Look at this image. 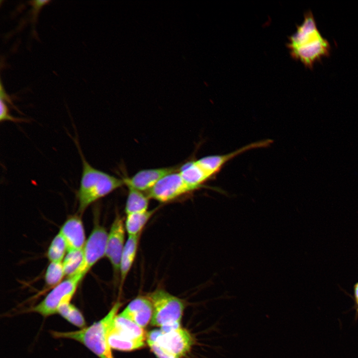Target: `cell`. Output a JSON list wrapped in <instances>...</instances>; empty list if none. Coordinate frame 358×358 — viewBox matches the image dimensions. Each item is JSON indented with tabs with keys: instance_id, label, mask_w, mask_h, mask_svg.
<instances>
[{
	"instance_id": "1",
	"label": "cell",
	"mask_w": 358,
	"mask_h": 358,
	"mask_svg": "<svg viewBox=\"0 0 358 358\" xmlns=\"http://www.w3.org/2000/svg\"><path fill=\"white\" fill-rule=\"evenodd\" d=\"M286 46L292 59L300 61L312 70L314 64L330 55L331 47L318 30L310 10L304 14V20L296 31L288 37Z\"/></svg>"
},
{
	"instance_id": "2",
	"label": "cell",
	"mask_w": 358,
	"mask_h": 358,
	"mask_svg": "<svg viewBox=\"0 0 358 358\" xmlns=\"http://www.w3.org/2000/svg\"><path fill=\"white\" fill-rule=\"evenodd\" d=\"M121 306V302H116L104 317L90 326L77 331H52L51 334L55 338L71 339L78 342L99 358H114L112 349L108 342V333L111 324Z\"/></svg>"
},
{
	"instance_id": "3",
	"label": "cell",
	"mask_w": 358,
	"mask_h": 358,
	"mask_svg": "<svg viewBox=\"0 0 358 358\" xmlns=\"http://www.w3.org/2000/svg\"><path fill=\"white\" fill-rule=\"evenodd\" d=\"M82 161V173L77 196L79 212L83 213L92 203L105 196L124 184L118 179L92 167L80 151Z\"/></svg>"
},
{
	"instance_id": "4",
	"label": "cell",
	"mask_w": 358,
	"mask_h": 358,
	"mask_svg": "<svg viewBox=\"0 0 358 358\" xmlns=\"http://www.w3.org/2000/svg\"><path fill=\"white\" fill-rule=\"evenodd\" d=\"M146 342L157 358H183L195 343L192 335L181 326L167 332L151 330L147 334Z\"/></svg>"
},
{
	"instance_id": "5",
	"label": "cell",
	"mask_w": 358,
	"mask_h": 358,
	"mask_svg": "<svg viewBox=\"0 0 358 358\" xmlns=\"http://www.w3.org/2000/svg\"><path fill=\"white\" fill-rule=\"evenodd\" d=\"M146 296L153 308L152 325L160 327L164 332L180 326L185 308L183 300L163 288H157Z\"/></svg>"
},
{
	"instance_id": "6",
	"label": "cell",
	"mask_w": 358,
	"mask_h": 358,
	"mask_svg": "<svg viewBox=\"0 0 358 358\" xmlns=\"http://www.w3.org/2000/svg\"><path fill=\"white\" fill-rule=\"evenodd\" d=\"M146 336L144 328L119 314L109 328L108 342L112 349L131 352L145 346Z\"/></svg>"
},
{
	"instance_id": "7",
	"label": "cell",
	"mask_w": 358,
	"mask_h": 358,
	"mask_svg": "<svg viewBox=\"0 0 358 358\" xmlns=\"http://www.w3.org/2000/svg\"><path fill=\"white\" fill-rule=\"evenodd\" d=\"M82 280L75 275L67 277L53 287L44 299L30 311L44 317L57 314L61 306L70 303Z\"/></svg>"
},
{
	"instance_id": "8",
	"label": "cell",
	"mask_w": 358,
	"mask_h": 358,
	"mask_svg": "<svg viewBox=\"0 0 358 358\" xmlns=\"http://www.w3.org/2000/svg\"><path fill=\"white\" fill-rule=\"evenodd\" d=\"M107 235L108 232L103 226L99 223L94 224L83 249L82 262L72 276L83 279L92 267L105 256Z\"/></svg>"
},
{
	"instance_id": "9",
	"label": "cell",
	"mask_w": 358,
	"mask_h": 358,
	"mask_svg": "<svg viewBox=\"0 0 358 358\" xmlns=\"http://www.w3.org/2000/svg\"><path fill=\"white\" fill-rule=\"evenodd\" d=\"M196 190L186 183L178 172L166 176L160 179L147 195L160 202H168Z\"/></svg>"
},
{
	"instance_id": "10",
	"label": "cell",
	"mask_w": 358,
	"mask_h": 358,
	"mask_svg": "<svg viewBox=\"0 0 358 358\" xmlns=\"http://www.w3.org/2000/svg\"><path fill=\"white\" fill-rule=\"evenodd\" d=\"M124 221L120 215H117L108 232L105 257L110 263L115 279L119 277L121 257L126 243Z\"/></svg>"
},
{
	"instance_id": "11",
	"label": "cell",
	"mask_w": 358,
	"mask_h": 358,
	"mask_svg": "<svg viewBox=\"0 0 358 358\" xmlns=\"http://www.w3.org/2000/svg\"><path fill=\"white\" fill-rule=\"evenodd\" d=\"M179 167H170L142 170L130 178L123 179L127 187L141 191H149L167 175L179 171Z\"/></svg>"
},
{
	"instance_id": "12",
	"label": "cell",
	"mask_w": 358,
	"mask_h": 358,
	"mask_svg": "<svg viewBox=\"0 0 358 358\" xmlns=\"http://www.w3.org/2000/svg\"><path fill=\"white\" fill-rule=\"evenodd\" d=\"M59 232L66 242L67 252L83 250L86 240L84 225L79 216L68 218Z\"/></svg>"
},
{
	"instance_id": "13",
	"label": "cell",
	"mask_w": 358,
	"mask_h": 358,
	"mask_svg": "<svg viewBox=\"0 0 358 358\" xmlns=\"http://www.w3.org/2000/svg\"><path fill=\"white\" fill-rule=\"evenodd\" d=\"M266 147L264 140L248 144L234 152L224 155H211L196 160L198 165L211 178L231 159L248 150Z\"/></svg>"
},
{
	"instance_id": "14",
	"label": "cell",
	"mask_w": 358,
	"mask_h": 358,
	"mask_svg": "<svg viewBox=\"0 0 358 358\" xmlns=\"http://www.w3.org/2000/svg\"><path fill=\"white\" fill-rule=\"evenodd\" d=\"M153 313V306L148 297L138 296L119 314L144 328L151 322Z\"/></svg>"
},
{
	"instance_id": "15",
	"label": "cell",
	"mask_w": 358,
	"mask_h": 358,
	"mask_svg": "<svg viewBox=\"0 0 358 358\" xmlns=\"http://www.w3.org/2000/svg\"><path fill=\"white\" fill-rule=\"evenodd\" d=\"M140 235L128 236L124 246L120 261L119 278L121 286L123 285L130 271L138 248Z\"/></svg>"
},
{
	"instance_id": "16",
	"label": "cell",
	"mask_w": 358,
	"mask_h": 358,
	"mask_svg": "<svg viewBox=\"0 0 358 358\" xmlns=\"http://www.w3.org/2000/svg\"><path fill=\"white\" fill-rule=\"evenodd\" d=\"M178 172L183 180L196 189L210 177L198 165L196 161H190L179 167Z\"/></svg>"
},
{
	"instance_id": "17",
	"label": "cell",
	"mask_w": 358,
	"mask_h": 358,
	"mask_svg": "<svg viewBox=\"0 0 358 358\" xmlns=\"http://www.w3.org/2000/svg\"><path fill=\"white\" fill-rule=\"evenodd\" d=\"M156 210V209H154L142 212L126 214L124 224L128 236L141 235L143 229Z\"/></svg>"
},
{
	"instance_id": "18",
	"label": "cell",
	"mask_w": 358,
	"mask_h": 358,
	"mask_svg": "<svg viewBox=\"0 0 358 358\" xmlns=\"http://www.w3.org/2000/svg\"><path fill=\"white\" fill-rule=\"evenodd\" d=\"M128 192L126 202L125 211L126 214L142 212L148 210L149 197L131 187H128Z\"/></svg>"
},
{
	"instance_id": "19",
	"label": "cell",
	"mask_w": 358,
	"mask_h": 358,
	"mask_svg": "<svg viewBox=\"0 0 358 358\" xmlns=\"http://www.w3.org/2000/svg\"><path fill=\"white\" fill-rule=\"evenodd\" d=\"M57 314H59L67 321L80 329L86 327V322L83 314L78 308L71 303L61 306Z\"/></svg>"
},
{
	"instance_id": "20",
	"label": "cell",
	"mask_w": 358,
	"mask_h": 358,
	"mask_svg": "<svg viewBox=\"0 0 358 358\" xmlns=\"http://www.w3.org/2000/svg\"><path fill=\"white\" fill-rule=\"evenodd\" d=\"M67 248L66 242L61 235L58 233L51 241L47 250V256L50 262L62 263L66 256Z\"/></svg>"
},
{
	"instance_id": "21",
	"label": "cell",
	"mask_w": 358,
	"mask_h": 358,
	"mask_svg": "<svg viewBox=\"0 0 358 358\" xmlns=\"http://www.w3.org/2000/svg\"><path fill=\"white\" fill-rule=\"evenodd\" d=\"M83 258V250L67 252L63 262L65 275H73L80 267Z\"/></svg>"
},
{
	"instance_id": "22",
	"label": "cell",
	"mask_w": 358,
	"mask_h": 358,
	"mask_svg": "<svg viewBox=\"0 0 358 358\" xmlns=\"http://www.w3.org/2000/svg\"><path fill=\"white\" fill-rule=\"evenodd\" d=\"M65 275L62 262H50L45 273V283L48 286L54 287L63 281Z\"/></svg>"
},
{
	"instance_id": "23",
	"label": "cell",
	"mask_w": 358,
	"mask_h": 358,
	"mask_svg": "<svg viewBox=\"0 0 358 358\" xmlns=\"http://www.w3.org/2000/svg\"><path fill=\"white\" fill-rule=\"evenodd\" d=\"M0 120L1 122L11 121L18 122L24 121L23 119L15 118L11 116L9 112L8 108L5 101L1 99H0Z\"/></svg>"
},
{
	"instance_id": "24",
	"label": "cell",
	"mask_w": 358,
	"mask_h": 358,
	"mask_svg": "<svg viewBox=\"0 0 358 358\" xmlns=\"http://www.w3.org/2000/svg\"><path fill=\"white\" fill-rule=\"evenodd\" d=\"M356 308H357V311L358 313V299L356 300Z\"/></svg>"
}]
</instances>
